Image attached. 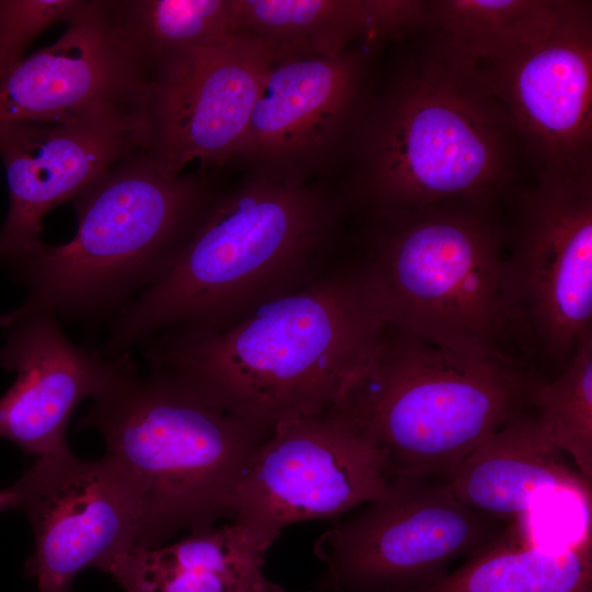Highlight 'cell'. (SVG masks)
Masks as SVG:
<instances>
[{"label": "cell", "mask_w": 592, "mask_h": 592, "mask_svg": "<svg viewBox=\"0 0 592 592\" xmlns=\"http://www.w3.org/2000/svg\"><path fill=\"white\" fill-rule=\"evenodd\" d=\"M387 326L363 264H334L216 331L155 337L145 358L212 406L272 431L332 409Z\"/></svg>", "instance_id": "1"}, {"label": "cell", "mask_w": 592, "mask_h": 592, "mask_svg": "<svg viewBox=\"0 0 592 592\" xmlns=\"http://www.w3.org/2000/svg\"><path fill=\"white\" fill-rule=\"evenodd\" d=\"M348 206L322 181L250 177L214 196L169 267L119 310L102 353H126L163 334L216 331L310 284L335 264Z\"/></svg>", "instance_id": "2"}, {"label": "cell", "mask_w": 592, "mask_h": 592, "mask_svg": "<svg viewBox=\"0 0 592 592\" xmlns=\"http://www.w3.org/2000/svg\"><path fill=\"white\" fill-rule=\"evenodd\" d=\"M521 152L508 113L478 68L424 42L376 89L352 145L342 195L367 215L494 200Z\"/></svg>", "instance_id": "3"}, {"label": "cell", "mask_w": 592, "mask_h": 592, "mask_svg": "<svg viewBox=\"0 0 592 592\" xmlns=\"http://www.w3.org/2000/svg\"><path fill=\"white\" fill-rule=\"evenodd\" d=\"M134 491L139 547L231 519L234 492L271 431L206 402L172 376L132 365L82 415Z\"/></svg>", "instance_id": "4"}, {"label": "cell", "mask_w": 592, "mask_h": 592, "mask_svg": "<svg viewBox=\"0 0 592 592\" xmlns=\"http://www.w3.org/2000/svg\"><path fill=\"white\" fill-rule=\"evenodd\" d=\"M535 380L512 358L455 351L387 326L328 412L382 448L395 477L446 481L531 407Z\"/></svg>", "instance_id": "5"}, {"label": "cell", "mask_w": 592, "mask_h": 592, "mask_svg": "<svg viewBox=\"0 0 592 592\" xmlns=\"http://www.w3.org/2000/svg\"><path fill=\"white\" fill-rule=\"evenodd\" d=\"M214 198L200 172L172 174L137 150L72 200L78 229L8 265L29 289L15 315L82 318L122 310L169 267Z\"/></svg>", "instance_id": "6"}, {"label": "cell", "mask_w": 592, "mask_h": 592, "mask_svg": "<svg viewBox=\"0 0 592 592\" xmlns=\"http://www.w3.org/2000/svg\"><path fill=\"white\" fill-rule=\"evenodd\" d=\"M493 200L369 214L363 267L388 326L459 352L511 358L505 234Z\"/></svg>", "instance_id": "7"}, {"label": "cell", "mask_w": 592, "mask_h": 592, "mask_svg": "<svg viewBox=\"0 0 592 592\" xmlns=\"http://www.w3.org/2000/svg\"><path fill=\"white\" fill-rule=\"evenodd\" d=\"M510 523L460 502L446 481L396 477L385 498L316 543L323 592H411L493 542Z\"/></svg>", "instance_id": "8"}, {"label": "cell", "mask_w": 592, "mask_h": 592, "mask_svg": "<svg viewBox=\"0 0 592 592\" xmlns=\"http://www.w3.org/2000/svg\"><path fill=\"white\" fill-rule=\"evenodd\" d=\"M372 52L357 44L334 57H278L237 156L250 177L300 185L348 162L376 92Z\"/></svg>", "instance_id": "9"}, {"label": "cell", "mask_w": 592, "mask_h": 592, "mask_svg": "<svg viewBox=\"0 0 592 592\" xmlns=\"http://www.w3.org/2000/svg\"><path fill=\"white\" fill-rule=\"evenodd\" d=\"M505 297L513 330L565 360L591 334L592 171L538 172L522 192Z\"/></svg>", "instance_id": "10"}, {"label": "cell", "mask_w": 592, "mask_h": 592, "mask_svg": "<svg viewBox=\"0 0 592 592\" xmlns=\"http://www.w3.org/2000/svg\"><path fill=\"white\" fill-rule=\"evenodd\" d=\"M385 452L331 412L273 429L231 500V519L272 546L294 523L339 517L385 498L395 481Z\"/></svg>", "instance_id": "11"}, {"label": "cell", "mask_w": 592, "mask_h": 592, "mask_svg": "<svg viewBox=\"0 0 592 592\" xmlns=\"http://www.w3.org/2000/svg\"><path fill=\"white\" fill-rule=\"evenodd\" d=\"M18 510L35 536L27 574L39 592H68L79 572L112 567L141 542L137 498L105 455L76 457L69 448L39 456L12 486L0 490V512Z\"/></svg>", "instance_id": "12"}, {"label": "cell", "mask_w": 592, "mask_h": 592, "mask_svg": "<svg viewBox=\"0 0 592 592\" xmlns=\"http://www.w3.org/2000/svg\"><path fill=\"white\" fill-rule=\"evenodd\" d=\"M281 55L254 36L237 33L215 45L169 59L149 71L141 151L182 174L237 159L265 77Z\"/></svg>", "instance_id": "13"}, {"label": "cell", "mask_w": 592, "mask_h": 592, "mask_svg": "<svg viewBox=\"0 0 592 592\" xmlns=\"http://www.w3.org/2000/svg\"><path fill=\"white\" fill-rule=\"evenodd\" d=\"M538 171H592V5L565 0L536 43L477 66Z\"/></svg>", "instance_id": "14"}, {"label": "cell", "mask_w": 592, "mask_h": 592, "mask_svg": "<svg viewBox=\"0 0 592 592\" xmlns=\"http://www.w3.org/2000/svg\"><path fill=\"white\" fill-rule=\"evenodd\" d=\"M148 80L147 67L116 22L112 1H86L55 43L0 76V126L143 111Z\"/></svg>", "instance_id": "15"}, {"label": "cell", "mask_w": 592, "mask_h": 592, "mask_svg": "<svg viewBox=\"0 0 592 592\" xmlns=\"http://www.w3.org/2000/svg\"><path fill=\"white\" fill-rule=\"evenodd\" d=\"M139 110L107 111L60 124L0 126L9 209L0 229V264L29 253L43 218L73 200L144 145Z\"/></svg>", "instance_id": "16"}, {"label": "cell", "mask_w": 592, "mask_h": 592, "mask_svg": "<svg viewBox=\"0 0 592 592\" xmlns=\"http://www.w3.org/2000/svg\"><path fill=\"white\" fill-rule=\"evenodd\" d=\"M0 364L16 379L0 398V437L38 457L68 448L77 406L107 391L132 365L129 352L107 356L70 341L49 314L0 317Z\"/></svg>", "instance_id": "17"}, {"label": "cell", "mask_w": 592, "mask_h": 592, "mask_svg": "<svg viewBox=\"0 0 592 592\" xmlns=\"http://www.w3.org/2000/svg\"><path fill=\"white\" fill-rule=\"evenodd\" d=\"M423 0H231L232 31L272 44L281 56L334 57L417 33Z\"/></svg>", "instance_id": "18"}, {"label": "cell", "mask_w": 592, "mask_h": 592, "mask_svg": "<svg viewBox=\"0 0 592 592\" xmlns=\"http://www.w3.org/2000/svg\"><path fill=\"white\" fill-rule=\"evenodd\" d=\"M535 413L525 410L483 441L446 480L465 505L514 522L562 490H591Z\"/></svg>", "instance_id": "19"}, {"label": "cell", "mask_w": 592, "mask_h": 592, "mask_svg": "<svg viewBox=\"0 0 592 592\" xmlns=\"http://www.w3.org/2000/svg\"><path fill=\"white\" fill-rule=\"evenodd\" d=\"M270 546L235 521L134 547L110 570L125 592H285L263 571Z\"/></svg>", "instance_id": "20"}, {"label": "cell", "mask_w": 592, "mask_h": 592, "mask_svg": "<svg viewBox=\"0 0 592 592\" xmlns=\"http://www.w3.org/2000/svg\"><path fill=\"white\" fill-rule=\"evenodd\" d=\"M565 0H428L421 33L453 61L477 68L536 43Z\"/></svg>", "instance_id": "21"}, {"label": "cell", "mask_w": 592, "mask_h": 592, "mask_svg": "<svg viewBox=\"0 0 592 592\" xmlns=\"http://www.w3.org/2000/svg\"><path fill=\"white\" fill-rule=\"evenodd\" d=\"M411 592H592V539L548 548L510 523L457 569Z\"/></svg>", "instance_id": "22"}, {"label": "cell", "mask_w": 592, "mask_h": 592, "mask_svg": "<svg viewBox=\"0 0 592 592\" xmlns=\"http://www.w3.org/2000/svg\"><path fill=\"white\" fill-rule=\"evenodd\" d=\"M116 22L148 72L232 36L231 0L112 1Z\"/></svg>", "instance_id": "23"}, {"label": "cell", "mask_w": 592, "mask_h": 592, "mask_svg": "<svg viewBox=\"0 0 592 592\" xmlns=\"http://www.w3.org/2000/svg\"><path fill=\"white\" fill-rule=\"evenodd\" d=\"M531 407L556 447L592 485V334L579 342L559 376L535 380Z\"/></svg>", "instance_id": "24"}, {"label": "cell", "mask_w": 592, "mask_h": 592, "mask_svg": "<svg viewBox=\"0 0 592 592\" xmlns=\"http://www.w3.org/2000/svg\"><path fill=\"white\" fill-rule=\"evenodd\" d=\"M84 4L82 0H0V76L24 57L41 33L68 23Z\"/></svg>", "instance_id": "25"}]
</instances>
